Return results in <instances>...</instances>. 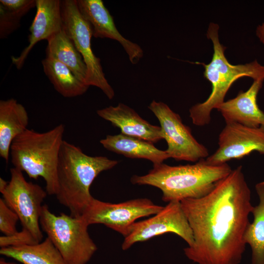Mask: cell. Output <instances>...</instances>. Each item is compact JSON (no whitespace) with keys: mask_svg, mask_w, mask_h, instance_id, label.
Instances as JSON below:
<instances>
[{"mask_svg":"<svg viewBox=\"0 0 264 264\" xmlns=\"http://www.w3.org/2000/svg\"><path fill=\"white\" fill-rule=\"evenodd\" d=\"M65 130L63 124L44 132L27 129L14 139L10 147L14 167L25 172L30 178L42 177L49 195H56L58 190V166Z\"/></svg>","mask_w":264,"mask_h":264,"instance_id":"277c9868","label":"cell"},{"mask_svg":"<svg viewBox=\"0 0 264 264\" xmlns=\"http://www.w3.org/2000/svg\"><path fill=\"white\" fill-rule=\"evenodd\" d=\"M148 108L160 123L163 139L167 144L165 151L170 158L195 162L209 155L206 147L196 140L179 115L167 104L153 100Z\"/></svg>","mask_w":264,"mask_h":264,"instance_id":"30bf717a","label":"cell"},{"mask_svg":"<svg viewBox=\"0 0 264 264\" xmlns=\"http://www.w3.org/2000/svg\"><path fill=\"white\" fill-rule=\"evenodd\" d=\"M47 41L45 57L62 63L67 66L80 80L87 84V66L82 55L64 28Z\"/></svg>","mask_w":264,"mask_h":264,"instance_id":"d6986e66","label":"cell"},{"mask_svg":"<svg viewBox=\"0 0 264 264\" xmlns=\"http://www.w3.org/2000/svg\"><path fill=\"white\" fill-rule=\"evenodd\" d=\"M218 148L205 158L212 165L240 159L256 151L264 154V127H249L237 123H226L218 138Z\"/></svg>","mask_w":264,"mask_h":264,"instance_id":"7c38bea8","label":"cell"},{"mask_svg":"<svg viewBox=\"0 0 264 264\" xmlns=\"http://www.w3.org/2000/svg\"><path fill=\"white\" fill-rule=\"evenodd\" d=\"M167 233L178 235L186 242L188 246L194 243L192 229L179 201L169 202L154 217L135 222L130 234L125 237L122 249L127 250L135 243Z\"/></svg>","mask_w":264,"mask_h":264,"instance_id":"8fae6325","label":"cell"},{"mask_svg":"<svg viewBox=\"0 0 264 264\" xmlns=\"http://www.w3.org/2000/svg\"><path fill=\"white\" fill-rule=\"evenodd\" d=\"M28 122L25 107L17 100L0 101V156L7 163L13 141L27 129Z\"/></svg>","mask_w":264,"mask_h":264,"instance_id":"e0dca14e","label":"cell"},{"mask_svg":"<svg viewBox=\"0 0 264 264\" xmlns=\"http://www.w3.org/2000/svg\"><path fill=\"white\" fill-rule=\"evenodd\" d=\"M0 254L22 264H67L48 237L35 244L1 248Z\"/></svg>","mask_w":264,"mask_h":264,"instance_id":"ffe728a7","label":"cell"},{"mask_svg":"<svg viewBox=\"0 0 264 264\" xmlns=\"http://www.w3.org/2000/svg\"><path fill=\"white\" fill-rule=\"evenodd\" d=\"M61 9L64 30L73 41L87 66V84L98 88L109 99H112L114 96V90L106 78L100 59L93 52L91 28L80 13L77 0H61Z\"/></svg>","mask_w":264,"mask_h":264,"instance_id":"52a82bcc","label":"cell"},{"mask_svg":"<svg viewBox=\"0 0 264 264\" xmlns=\"http://www.w3.org/2000/svg\"><path fill=\"white\" fill-rule=\"evenodd\" d=\"M118 163L103 156L88 155L80 148L64 140L59 155L55 195L59 203L69 209L70 215L82 216L94 198L89 191L94 180Z\"/></svg>","mask_w":264,"mask_h":264,"instance_id":"7a4b0ae2","label":"cell"},{"mask_svg":"<svg viewBox=\"0 0 264 264\" xmlns=\"http://www.w3.org/2000/svg\"><path fill=\"white\" fill-rule=\"evenodd\" d=\"M35 5L7 8L0 5V38L5 39L20 26L21 19Z\"/></svg>","mask_w":264,"mask_h":264,"instance_id":"603a6c76","label":"cell"},{"mask_svg":"<svg viewBox=\"0 0 264 264\" xmlns=\"http://www.w3.org/2000/svg\"><path fill=\"white\" fill-rule=\"evenodd\" d=\"M44 74L55 89L64 97L84 94L89 86L80 80L66 66L54 59L45 57L42 61Z\"/></svg>","mask_w":264,"mask_h":264,"instance_id":"44dd1931","label":"cell"},{"mask_svg":"<svg viewBox=\"0 0 264 264\" xmlns=\"http://www.w3.org/2000/svg\"><path fill=\"white\" fill-rule=\"evenodd\" d=\"M264 81H254L245 91L241 90L234 98L224 101L217 108L225 123H237L253 128L264 127V112L257 102Z\"/></svg>","mask_w":264,"mask_h":264,"instance_id":"2e32d148","label":"cell"},{"mask_svg":"<svg viewBox=\"0 0 264 264\" xmlns=\"http://www.w3.org/2000/svg\"><path fill=\"white\" fill-rule=\"evenodd\" d=\"M255 189L259 203L253 207V220L246 230L244 240L251 248V264H264V181L257 183Z\"/></svg>","mask_w":264,"mask_h":264,"instance_id":"7402d4cb","label":"cell"},{"mask_svg":"<svg viewBox=\"0 0 264 264\" xmlns=\"http://www.w3.org/2000/svg\"><path fill=\"white\" fill-rule=\"evenodd\" d=\"M0 264H18L15 262H7L3 258H1L0 259Z\"/></svg>","mask_w":264,"mask_h":264,"instance_id":"83f0119b","label":"cell"},{"mask_svg":"<svg viewBox=\"0 0 264 264\" xmlns=\"http://www.w3.org/2000/svg\"><path fill=\"white\" fill-rule=\"evenodd\" d=\"M40 223L42 229L58 250L67 264H86L97 247L88 232L82 216L52 213L43 205Z\"/></svg>","mask_w":264,"mask_h":264,"instance_id":"8992f818","label":"cell"},{"mask_svg":"<svg viewBox=\"0 0 264 264\" xmlns=\"http://www.w3.org/2000/svg\"><path fill=\"white\" fill-rule=\"evenodd\" d=\"M163 207L154 203L147 198L118 203L93 198L82 216L88 225L102 224L126 237L131 232L136 220L155 215Z\"/></svg>","mask_w":264,"mask_h":264,"instance_id":"9c48e42d","label":"cell"},{"mask_svg":"<svg viewBox=\"0 0 264 264\" xmlns=\"http://www.w3.org/2000/svg\"><path fill=\"white\" fill-rule=\"evenodd\" d=\"M226 163L219 165L207 164L202 159L193 164L170 166L164 163L153 166L143 176H133V184L147 185L159 189L165 202L197 198L208 194L216 183L232 171Z\"/></svg>","mask_w":264,"mask_h":264,"instance_id":"3957f363","label":"cell"},{"mask_svg":"<svg viewBox=\"0 0 264 264\" xmlns=\"http://www.w3.org/2000/svg\"><path fill=\"white\" fill-rule=\"evenodd\" d=\"M180 202L194 238L193 245L184 249L186 256L197 264H240L254 207L242 166L204 196Z\"/></svg>","mask_w":264,"mask_h":264,"instance_id":"6da1fadb","label":"cell"},{"mask_svg":"<svg viewBox=\"0 0 264 264\" xmlns=\"http://www.w3.org/2000/svg\"><path fill=\"white\" fill-rule=\"evenodd\" d=\"M96 112L99 116L120 129L122 134L153 144L163 139L160 126L150 124L123 103L98 110Z\"/></svg>","mask_w":264,"mask_h":264,"instance_id":"9a60e30c","label":"cell"},{"mask_svg":"<svg viewBox=\"0 0 264 264\" xmlns=\"http://www.w3.org/2000/svg\"><path fill=\"white\" fill-rule=\"evenodd\" d=\"M100 143L109 151L129 158L147 159L153 166L162 164L170 158L165 151L157 149L153 143L122 133L107 135Z\"/></svg>","mask_w":264,"mask_h":264,"instance_id":"ac0fdd59","label":"cell"},{"mask_svg":"<svg viewBox=\"0 0 264 264\" xmlns=\"http://www.w3.org/2000/svg\"><path fill=\"white\" fill-rule=\"evenodd\" d=\"M39 242L30 232L23 228L13 235H3L0 237L1 248L32 245Z\"/></svg>","mask_w":264,"mask_h":264,"instance_id":"d4e9b609","label":"cell"},{"mask_svg":"<svg viewBox=\"0 0 264 264\" xmlns=\"http://www.w3.org/2000/svg\"><path fill=\"white\" fill-rule=\"evenodd\" d=\"M19 220L18 215L0 198V231L5 236L13 235L18 232L16 224Z\"/></svg>","mask_w":264,"mask_h":264,"instance_id":"cb8c5ba5","label":"cell"},{"mask_svg":"<svg viewBox=\"0 0 264 264\" xmlns=\"http://www.w3.org/2000/svg\"><path fill=\"white\" fill-rule=\"evenodd\" d=\"M8 182L6 181L2 178H0V191L4 189L7 186Z\"/></svg>","mask_w":264,"mask_h":264,"instance_id":"4316f807","label":"cell"},{"mask_svg":"<svg viewBox=\"0 0 264 264\" xmlns=\"http://www.w3.org/2000/svg\"><path fill=\"white\" fill-rule=\"evenodd\" d=\"M219 29L218 24L210 23L206 35L213 43L212 58L208 64L199 63L204 67V77L211 84V93L204 102L194 105L189 110L193 124L198 126L210 123L212 110L224 101L228 89L237 79L249 77L254 81L264 80V66L257 61L237 65L229 63L224 55L226 47L220 42Z\"/></svg>","mask_w":264,"mask_h":264,"instance_id":"5b68a950","label":"cell"},{"mask_svg":"<svg viewBox=\"0 0 264 264\" xmlns=\"http://www.w3.org/2000/svg\"><path fill=\"white\" fill-rule=\"evenodd\" d=\"M82 17L89 24L93 37L115 40L121 44L132 65L143 58V50L139 45L123 37L118 31L113 17L102 0H76Z\"/></svg>","mask_w":264,"mask_h":264,"instance_id":"4fadbf2b","label":"cell"},{"mask_svg":"<svg viewBox=\"0 0 264 264\" xmlns=\"http://www.w3.org/2000/svg\"><path fill=\"white\" fill-rule=\"evenodd\" d=\"M256 35L261 42L264 44V22L258 25L256 29Z\"/></svg>","mask_w":264,"mask_h":264,"instance_id":"484cf974","label":"cell"},{"mask_svg":"<svg viewBox=\"0 0 264 264\" xmlns=\"http://www.w3.org/2000/svg\"><path fill=\"white\" fill-rule=\"evenodd\" d=\"M10 174V181L0 191L3 199L18 215L22 228L40 242L43 238L40 223L42 204L47 193L39 185L27 181L20 170L12 168Z\"/></svg>","mask_w":264,"mask_h":264,"instance_id":"ba28073f","label":"cell"},{"mask_svg":"<svg viewBox=\"0 0 264 264\" xmlns=\"http://www.w3.org/2000/svg\"><path fill=\"white\" fill-rule=\"evenodd\" d=\"M36 13L29 28L28 44L18 57L12 56V63L20 69L29 53L39 42L47 41L63 29L60 0H36Z\"/></svg>","mask_w":264,"mask_h":264,"instance_id":"5bb4252c","label":"cell"}]
</instances>
